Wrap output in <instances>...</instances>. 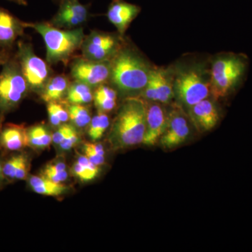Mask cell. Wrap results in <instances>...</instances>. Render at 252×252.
<instances>
[{
    "label": "cell",
    "mask_w": 252,
    "mask_h": 252,
    "mask_svg": "<svg viewBox=\"0 0 252 252\" xmlns=\"http://www.w3.org/2000/svg\"><path fill=\"white\" fill-rule=\"evenodd\" d=\"M0 142L8 150H20L28 145V130L23 126L8 124L1 131Z\"/></svg>",
    "instance_id": "e0dca14e"
},
{
    "label": "cell",
    "mask_w": 252,
    "mask_h": 252,
    "mask_svg": "<svg viewBox=\"0 0 252 252\" xmlns=\"http://www.w3.org/2000/svg\"><path fill=\"white\" fill-rule=\"evenodd\" d=\"M51 107L54 109L60 120L62 124L67 122L69 120V113L66 110L61 104L58 103L57 102H49Z\"/></svg>",
    "instance_id": "836d02e7"
},
{
    "label": "cell",
    "mask_w": 252,
    "mask_h": 252,
    "mask_svg": "<svg viewBox=\"0 0 252 252\" xmlns=\"http://www.w3.org/2000/svg\"><path fill=\"white\" fill-rule=\"evenodd\" d=\"M174 92L181 104L190 108L211 94L210 79H207L202 69L197 67L185 68L173 78Z\"/></svg>",
    "instance_id": "277c9868"
},
{
    "label": "cell",
    "mask_w": 252,
    "mask_h": 252,
    "mask_svg": "<svg viewBox=\"0 0 252 252\" xmlns=\"http://www.w3.org/2000/svg\"><path fill=\"white\" fill-rule=\"evenodd\" d=\"M68 113L71 122L77 127H84L90 124V112L83 104H71L68 108Z\"/></svg>",
    "instance_id": "7402d4cb"
},
{
    "label": "cell",
    "mask_w": 252,
    "mask_h": 252,
    "mask_svg": "<svg viewBox=\"0 0 252 252\" xmlns=\"http://www.w3.org/2000/svg\"><path fill=\"white\" fill-rule=\"evenodd\" d=\"M84 154H85L86 157H87L93 163L95 164V165H98V166L104 163V157L96 154L95 152L93 151L86 144L84 145Z\"/></svg>",
    "instance_id": "f546056e"
},
{
    "label": "cell",
    "mask_w": 252,
    "mask_h": 252,
    "mask_svg": "<svg viewBox=\"0 0 252 252\" xmlns=\"http://www.w3.org/2000/svg\"><path fill=\"white\" fill-rule=\"evenodd\" d=\"M16 59L30 90L41 93L50 79V69L47 63L36 56L29 43L19 41Z\"/></svg>",
    "instance_id": "52a82bcc"
},
{
    "label": "cell",
    "mask_w": 252,
    "mask_h": 252,
    "mask_svg": "<svg viewBox=\"0 0 252 252\" xmlns=\"http://www.w3.org/2000/svg\"><path fill=\"white\" fill-rule=\"evenodd\" d=\"M24 23L0 8V46L11 47L24 32Z\"/></svg>",
    "instance_id": "2e32d148"
},
{
    "label": "cell",
    "mask_w": 252,
    "mask_h": 252,
    "mask_svg": "<svg viewBox=\"0 0 252 252\" xmlns=\"http://www.w3.org/2000/svg\"><path fill=\"white\" fill-rule=\"evenodd\" d=\"M152 69L134 50L122 46L111 60L109 80L121 94L135 97L145 89Z\"/></svg>",
    "instance_id": "7a4b0ae2"
},
{
    "label": "cell",
    "mask_w": 252,
    "mask_h": 252,
    "mask_svg": "<svg viewBox=\"0 0 252 252\" xmlns=\"http://www.w3.org/2000/svg\"><path fill=\"white\" fill-rule=\"evenodd\" d=\"M74 126L69 124H63L52 135V142L56 144H60L69 135Z\"/></svg>",
    "instance_id": "d4e9b609"
},
{
    "label": "cell",
    "mask_w": 252,
    "mask_h": 252,
    "mask_svg": "<svg viewBox=\"0 0 252 252\" xmlns=\"http://www.w3.org/2000/svg\"><path fill=\"white\" fill-rule=\"evenodd\" d=\"M72 172L74 175L82 182H88V181L94 180V177H96L89 170H87L86 167L81 165L77 161L74 163V166H73Z\"/></svg>",
    "instance_id": "484cf974"
},
{
    "label": "cell",
    "mask_w": 252,
    "mask_h": 252,
    "mask_svg": "<svg viewBox=\"0 0 252 252\" xmlns=\"http://www.w3.org/2000/svg\"><path fill=\"white\" fill-rule=\"evenodd\" d=\"M36 127H37L38 132H39V136H40L43 148H46L52 142V135L50 134L49 130L45 126L37 125Z\"/></svg>",
    "instance_id": "d6a6232c"
},
{
    "label": "cell",
    "mask_w": 252,
    "mask_h": 252,
    "mask_svg": "<svg viewBox=\"0 0 252 252\" xmlns=\"http://www.w3.org/2000/svg\"><path fill=\"white\" fill-rule=\"evenodd\" d=\"M43 175L56 183H62L63 182L67 180L68 177V174L66 170L63 172H54L44 170L43 172Z\"/></svg>",
    "instance_id": "f1b7e54d"
},
{
    "label": "cell",
    "mask_w": 252,
    "mask_h": 252,
    "mask_svg": "<svg viewBox=\"0 0 252 252\" xmlns=\"http://www.w3.org/2000/svg\"><path fill=\"white\" fill-rule=\"evenodd\" d=\"M189 109L190 120L200 131L211 130L220 119L216 104L211 99H203Z\"/></svg>",
    "instance_id": "9a60e30c"
},
{
    "label": "cell",
    "mask_w": 252,
    "mask_h": 252,
    "mask_svg": "<svg viewBox=\"0 0 252 252\" xmlns=\"http://www.w3.org/2000/svg\"><path fill=\"white\" fill-rule=\"evenodd\" d=\"M109 126V119L107 114L99 111L97 115L91 119L89 125V133L91 140H98L102 138L104 132Z\"/></svg>",
    "instance_id": "44dd1931"
},
{
    "label": "cell",
    "mask_w": 252,
    "mask_h": 252,
    "mask_svg": "<svg viewBox=\"0 0 252 252\" xmlns=\"http://www.w3.org/2000/svg\"><path fill=\"white\" fill-rule=\"evenodd\" d=\"M77 162L80 163L81 165H83L84 167H86L87 170L97 177V175L99 173V166L98 165H95V164L93 163L87 157L84 156H80L77 159Z\"/></svg>",
    "instance_id": "1f68e13d"
},
{
    "label": "cell",
    "mask_w": 252,
    "mask_h": 252,
    "mask_svg": "<svg viewBox=\"0 0 252 252\" xmlns=\"http://www.w3.org/2000/svg\"><path fill=\"white\" fill-rule=\"evenodd\" d=\"M245 69V63L236 56H223L215 60L210 72L213 97L220 98L229 94L243 76Z\"/></svg>",
    "instance_id": "8992f818"
},
{
    "label": "cell",
    "mask_w": 252,
    "mask_h": 252,
    "mask_svg": "<svg viewBox=\"0 0 252 252\" xmlns=\"http://www.w3.org/2000/svg\"><path fill=\"white\" fill-rule=\"evenodd\" d=\"M23 154L14 156L11 157L3 166V173L4 175L9 177L10 179H15L16 172L19 166L20 162L22 160Z\"/></svg>",
    "instance_id": "cb8c5ba5"
},
{
    "label": "cell",
    "mask_w": 252,
    "mask_h": 252,
    "mask_svg": "<svg viewBox=\"0 0 252 252\" xmlns=\"http://www.w3.org/2000/svg\"><path fill=\"white\" fill-rule=\"evenodd\" d=\"M122 41L117 34L93 31L83 41V57L94 61H110L122 49Z\"/></svg>",
    "instance_id": "ba28073f"
},
{
    "label": "cell",
    "mask_w": 252,
    "mask_h": 252,
    "mask_svg": "<svg viewBox=\"0 0 252 252\" xmlns=\"http://www.w3.org/2000/svg\"><path fill=\"white\" fill-rule=\"evenodd\" d=\"M36 193L41 195H49V196H58L64 193L67 189V187L62 183H54L51 185L39 186L32 188Z\"/></svg>",
    "instance_id": "603a6c76"
},
{
    "label": "cell",
    "mask_w": 252,
    "mask_h": 252,
    "mask_svg": "<svg viewBox=\"0 0 252 252\" xmlns=\"http://www.w3.org/2000/svg\"><path fill=\"white\" fill-rule=\"evenodd\" d=\"M154 103L147 106L146 130L142 143L153 146L160 140L166 127L168 114L160 104Z\"/></svg>",
    "instance_id": "5bb4252c"
},
{
    "label": "cell",
    "mask_w": 252,
    "mask_h": 252,
    "mask_svg": "<svg viewBox=\"0 0 252 252\" xmlns=\"http://www.w3.org/2000/svg\"><path fill=\"white\" fill-rule=\"evenodd\" d=\"M29 90L17 59L6 61L0 72V110L16 108Z\"/></svg>",
    "instance_id": "5b68a950"
},
{
    "label": "cell",
    "mask_w": 252,
    "mask_h": 252,
    "mask_svg": "<svg viewBox=\"0 0 252 252\" xmlns=\"http://www.w3.org/2000/svg\"><path fill=\"white\" fill-rule=\"evenodd\" d=\"M86 144H87V145L89 146V147H90V148L92 149L93 151H94L96 154L104 157V150L103 147H102V146L99 145V144H96L94 143H87Z\"/></svg>",
    "instance_id": "8d00e7d4"
},
{
    "label": "cell",
    "mask_w": 252,
    "mask_h": 252,
    "mask_svg": "<svg viewBox=\"0 0 252 252\" xmlns=\"http://www.w3.org/2000/svg\"><path fill=\"white\" fill-rule=\"evenodd\" d=\"M10 1H14L20 5H24V6L28 4L27 0H10Z\"/></svg>",
    "instance_id": "74e56055"
},
{
    "label": "cell",
    "mask_w": 252,
    "mask_h": 252,
    "mask_svg": "<svg viewBox=\"0 0 252 252\" xmlns=\"http://www.w3.org/2000/svg\"><path fill=\"white\" fill-rule=\"evenodd\" d=\"M24 26L32 28L42 36L49 64H67L72 55L81 49L85 38L81 28L62 30L47 23H24Z\"/></svg>",
    "instance_id": "3957f363"
},
{
    "label": "cell",
    "mask_w": 252,
    "mask_h": 252,
    "mask_svg": "<svg viewBox=\"0 0 252 252\" xmlns=\"http://www.w3.org/2000/svg\"><path fill=\"white\" fill-rule=\"evenodd\" d=\"M28 170H29L28 159L27 157L23 154L22 160L20 162L15 179L20 180H25L27 177Z\"/></svg>",
    "instance_id": "4dcf8cb0"
},
{
    "label": "cell",
    "mask_w": 252,
    "mask_h": 252,
    "mask_svg": "<svg viewBox=\"0 0 252 252\" xmlns=\"http://www.w3.org/2000/svg\"><path fill=\"white\" fill-rule=\"evenodd\" d=\"M117 91L114 88L102 84L96 88L94 94V105L100 112H111L117 106Z\"/></svg>",
    "instance_id": "d6986e66"
},
{
    "label": "cell",
    "mask_w": 252,
    "mask_h": 252,
    "mask_svg": "<svg viewBox=\"0 0 252 252\" xmlns=\"http://www.w3.org/2000/svg\"><path fill=\"white\" fill-rule=\"evenodd\" d=\"M69 86V80L65 76L58 75L50 78L41 93V98L47 103L58 102L67 94Z\"/></svg>",
    "instance_id": "ac0fdd59"
},
{
    "label": "cell",
    "mask_w": 252,
    "mask_h": 252,
    "mask_svg": "<svg viewBox=\"0 0 252 252\" xmlns=\"http://www.w3.org/2000/svg\"><path fill=\"white\" fill-rule=\"evenodd\" d=\"M142 94L144 98L152 102L169 103L175 96L173 78L162 68H152L148 82Z\"/></svg>",
    "instance_id": "30bf717a"
},
{
    "label": "cell",
    "mask_w": 252,
    "mask_h": 252,
    "mask_svg": "<svg viewBox=\"0 0 252 252\" xmlns=\"http://www.w3.org/2000/svg\"><path fill=\"white\" fill-rule=\"evenodd\" d=\"M3 176H4V173H3V166L1 165V162H0V182L2 180Z\"/></svg>",
    "instance_id": "f35d334b"
},
{
    "label": "cell",
    "mask_w": 252,
    "mask_h": 252,
    "mask_svg": "<svg viewBox=\"0 0 252 252\" xmlns=\"http://www.w3.org/2000/svg\"><path fill=\"white\" fill-rule=\"evenodd\" d=\"M45 170L49 171L63 172L66 170V165L64 162H59L55 164H50L46 167Z\"/></svg>",
    "instance_id": "d590c367"
},
{
    "label": "cell",
    "mask_w": 252,
    "mask_h": 252,
    "mask_svg": "<svg viewBox=\"0 0 252 252\" xmlns=\"http://www.w3.org/2000/svg\"><path fill=\"white\" fill-rule=\"evenodd\" d=\"M89 14L88 6L79 0H62L51 23L55 27L72 29L85 23Z\"/></svg>",
    "instance_id": "7c38bea8"
},
{
    "label": "cell",
    "mask_w": 252,
    "mask_h": 252,
    "mask_svg": "<svg viewBox=\"0 0 252 252\" xmlns=\"http://www.w3.org/2000/svg\"><path fill=\"white\" fill-rule=\"evenodd\" d=\"M92 88L84 83L74 81L68 89L67 99L72 104H85L90 103L94 99Z\"/></svg>",
    "instance_id": "ffe728a7"
},
{
    "label": "cell",
    "mask_w": 252,
    "mask_h": 252,
    "mask_svg": "<svg viewBox=\"0 0 252 252\" xmlns=\"http://www.w3.org/2000/svg\"><path fill=\"white\" fill-rule=\"evenodd\" d=\"M70 72L74 80L96 89L109 80L111 60L94 61L84 57L77 59L71 64Z\"/></svg>",
    "instance_id": "9c48e42d"
},
{
    "label": "cell",
    "mask_w": 252,
    "mask_h": 252,
    "mask_svg": "<svg viewBox=\"0 0 252 252\" xmlns=\"http://www.w3.org/2000/svg\"><path fill=\"white\" fill-rule=\"evenodd\" d=\"M6 61H5L4 56H1L0 55V66L1 65V64H4V63L6 62Z\"/></svg>",
    "instance_id": "ab89813d"
},
{
    "label": "cell",
    "mask_w": 252,
    "mask_h": 252,
    "mask_svg": "<svg viewBox=\"0 0 252 252\" xmlns=\"http://www.w3.org/2000/svg\"><path fill=\"white\" fill-rule=\"evenodd\" d=\"M60 1H62V0H60Z\"/></svg>",
    "instance_id": "60d3db41"
},
{
    "label": "cell",
    "mask_w": 252,
    "mask_h": 252,
    "mask_svg": "<svg viewBox=\"0 0 252 252\" xmlns=\"http://www.w3.org/2000/svg\"><path fill=\"white\" fill-rule=\"evenodd\" d=\"M140 11L141 7L138 5L131 4L125 0H112L107 10V16L117 28L119 34L123 36Z\"/></svg>",
    "instance_id": "4fadbf2b"
},
{
    "label": "cell",
    "mask_w": 252,
    "mask_h": 252,
    "mask_svg": "<svg viewBox=\"0 0 252 252\" xmlns=\"http://www.w3.org/2000/svg\"><path fill=\"white\" fill-rule=\"evenodd\" d=\"M47 112L48 115H49L50 123H51L53 126H60L62 125V123H61L59 117H58L57 114H56V112H55L54 109H53V107H51L50 103H48Z\"/></svg>",
    "instance_id": "e575fe53"
},
{
    "label": "cell",
    "mask_w": 252,
    "mask_h": 252,
    "mask_svg": "<svg viewBox=\"0 0 252 252\" xmlns=\"http://www.w3.org/2000/svg\"><path fill=\"white\" fill-rule=\"evenodd\" d=\"M147 104L142 99L128 97L123 102L109 134L112 149H122L142 143L146 130Z\"/></svg>",
    "instance_id": "6da1fadb"
},
{
    "label": "cell",
    "mask_w": 252,
    "mask_h": 252,
    "mask_svg": "<svg viewBox=\"0 0 252 252\" xmlns=\"http://www.w3.org/2000/svg\"><path fill=\"white\" fill-rule=\"evenodd\" d=\"M79 135H78L77 131L76 130L75 127L72 129L69 135L64 139V140L59 144L61 148L63 150H69L74 147L76 144H77L79 141Z\"/></svg>",
    "instance_id": "83f0119b"
},
{
    "label": "cell",
    "mask_w": 252,
    "mask_h": 252,
    "mask_svg": "<svg viewBox=\"0 0 252 252\" xmlns=\"http://www.w3.org/2000/svg\"><path fill=\"white\" fill-rule=\"evenodd\" d=\"M28 145L36 149H44L36 126H33L28 130Z\"/></svg>",
    "instance_id": "4316f807"
},
{
    "label": "cell",
    "mask_w": 252,
    "mask_h": 252,
    "mask_svg": "<svg viewBox=\"0 0 252 252\" xmlns=\"http://www.w3.org/2000/svg\"><path fill=\"white\" fill-rule=\"evenodd\" d=\"M190 135V126L180 107L169 113L166 127L160 137V143L165 149H174L185 143Z\"/></svg>",
    "instance_id": "8fae6325"
}]
</instances>
